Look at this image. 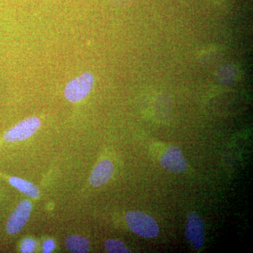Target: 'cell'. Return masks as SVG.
Instances as JSON below:
<instances>
[{
	"label": "cell",
	"instance_id": "1",
	"mask_svg": "<svg viewBox=\"0 0 253 253\" xmlns=\"http://www.w3.org/2000/svg\"><path fill=\"white\" fill-rule=\"evenodd\" d=\"M126 219L131 231L141 237L154 239L159 234L157 222L146 213L131 211L126 214Z\"/></svg>",
	"mask_w": 253,
	"mask_h": 253
},
{
	"label": "cell",
	"instance_id": "2",
	"mask_svg": "<svg viewBox=\"0 0 253 253\" xmlns=\"http://www.w3.org/2000/svg\"><path fill=\"white\" fill-rule=\"evenodd\" d=\"M94 84V77L89 73H84L68 83L64 89V96L70 102L77 103L87 96Z\"/></svg>",
	"mask_w": 253,
	"mask_h": 253
},
{
	"label": "cell",
	"instance_id": "3",
	"mask_svg": "<svg viewBox=\"0 0 253 253\" xmlns=\"http://www.w3.org/2000/svg\"><path fill=\"white\" fill-rule=\"evenodd\" d=\"M41 126V120L33 117L23 120L5 132L4 139L6 142L21 141L31 137Z\"/></svg>",
	"mask_w": 253,
	"mask_h": 253
},
{
	"label": "cell",
	"instance_id": "4",
	"mask_svg": "<svg viewBox=\"0 0 253 253\" xmlns=\"http://www.w3.org/2000/svg\"><path fill=\"white\" fill-rule=\"evenodd\" d=\"M187 219V224L186 225V239L193 245L195 249L200 250L204 243V221L199 214L195 212L190 213Z\"/></svg>",
	"mask_w": 253,
	"mask_h": 253
},
{
	"label": "cell",
	"instance_id": "5",
	"mask_svg": "<svg viewBox=\"0 0 253 253\" xmlns=\"http://www.w3.org/2000/svg\"><path fill=\"white\" fill-rule=\"evenodd\" d=\"M31 210L32 205L30 201H23L18 205L6 222V231L9 234H18L23 229L29 219Z\"/></svg>",
	"mask_w": 253,
	"mask_h": 253
},
{
	"label": "cell",
	"instance_id": "6",
	"mask_svg": "<svg viewBox=\"0 0 253 253\" xmlns=\"http://www.w3.org/2000/svg\"><path fill=\"white\" fill-rule=\"evenodd\" d=\"M161 166L166 170L174 173L184 172L188 165L181 149L177 146H171L161 158Z\"/></svg>",
	"mask_w": 253,
	"mask_h": 253
},
{
	"label": "cell",
	"instance_id": "7",
	"mask_svg": "<svg viewBox=\"0 0 253 253\" xmlns=\"http://www.w3.org/2000/svg\"><path fill=\"white\" fill-rule=\"evenodd\" d=\"M114 167L113 163L108 159L100 161L91 172L90 179L91 185L94 187H99L104 185L111 179L113 174Z\"/></svg>",
	"mask_w": 253,
	"mask_h": 253
},
{
	"label": "cell",
	"instance_id": "8",
	"mask_svg": "<svg viewBox=\"0 0 253 253\" xmlns=\"http://www.w3.org/2000/svg\"><path fill=\"white\" fill-rule=\"evenodd\" d=\"M9 181L11 185L19 190L21 192L26 194V196H29V197L36 199L39 196V189L30 181L15 177V176L10 178Z\"/></svg>",
	"mask_w": 253,
	"mask_h": 253
},
{
	"label": "cell",
	"instance_id": "9",
	"mask_svg": "<svg viewBox=\"0 0 253 253\" xmlns=\"http://www.w3.org/2000/svg\"><path fill=\"white\" fill-rule=\"evenodd\" d=\"M66 246L71 253H84L89 251V240L78 236H71L66 240Z\"/></svg>",
	"mask_w": 253,
	"mask_h": 253
},
{
	"label": "cell",
	"instance_id": "10",
	"mask_svg": "<svg viewBox=\"0 0 253 253\" xmlns=\"http://www.w3.org/2000/svg\"><path fill=\"white\" fill-rule=\"evenodd\" d=\"M105 249L110 253H131L129 249H126L122 241L118 240L109 239L105 243Z\"/></svg>",
	"mask_w": 253,
	"mask_h": 253
},
{
	"label": "cell",
	"instance_id": "11",
	"mask_svg": "<svg viewBox=\"0 0 253 253\" xmlns=\"http://www.w3.org/2000/svg\"><path fill=\"white\" fill-rule=\"evenodd\" d=\"M36 241L31 239L23 240L21 245V251L22 253H32L36 249Z\"/></svg>",
	"mask_w": 253,
	"mask_h": 253
},
{
	"label": "cell",
	"instance_id": "12",
	"mask_svg": "<svg viewBox=\"0 0 253 253\" xmlns=\"http://www.w3.org/2000/svg\"><path fill=\"white\" fill-rule=\"evenodd\" d=\"M44 253H49L52 252L55 249V243L53 240L50 239L46 241L44 244Z\"/></svg>",
	"mask_w": 253,
	"mask_h": 253
}]
</instances>
